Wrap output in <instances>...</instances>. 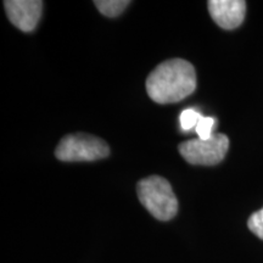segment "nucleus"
Segmentation results:
<instances>
[{
    "label": "nucleus",
    "mask_w": 263,
    "mask_h": 263,
    "mask_svg": "<svg viewBox=\"0 0 263 263\" xmlns=\"http://www.w3.org/2000/svg\"><path fill=\"white\" fill-rule=\"evenodd\" d=\"M213 21L223 29H234L242 24L246 14L244 0H211L207 3Z\"/></svg>",
    "instance_id": "nucleus-6"
},
{
    "label": "nucleus",
    "mask_w": 263,
    "mask_h": 263,
    "mask_svg": "<svg viewBox=\"0 0 263 263\" xmlns=\"http://www.w3.org/2000/svg\"><path fill=\"white\" fill-rule=\"evenodd\" d=\"M248 227L256 236L263 240V209L254 212L249 217Z\"/></svg>",
    "instance_id": "nucleus-10"
},
{
    "label": "nucleus",
    "mask_w": 263,
    "mask_h": 263,
    "mask_svg": "<svg viewBox=\"0 0 263 263\" xmlns=\"http://www.w3.org/2000/svg\"><path fill=\"white\" fill-rule=\"evenodd\" d=\"M201 117L202 115L197 112L194 108H186V110H184L179 116L180 128H182L184 132H188L190 129H193V128H196L199 121L201 120Z\"/></svg>",
    "instance_id": "nucleus-8"
},
{
    "label": "nucleus",
    "mask_w": 263,
    "mask_h": 263,
    "mask_svg": "<svg viewBox=\"0 0 263 263\" xmlns=\"http://www.w3.org/2000/svg\"><path fill=\"white\" fill-rule=\"evenodd\" d=\"M139 201L159 221H170L178 212V200L168 180L160 176H150L137 185Z\"/></svg>",
    "instance_id": "nucleus-2"
},
{
    "label": "nucleus",
    "mask_w": 263,
    "mask_h": 263,
    "mask_svg": "<svg viewBox=\"0 0 263 263\" xmlns=\"http://www.w3.org/2000/svg\"><path fill=\"white\" fill-rule=\"evenodd\" d=\"M4 8L8 17L16 28L32 32L37 27L43 12L41 0H6Z\"/></svg>",
    "instance_id": "nucleus-5"
},
{
    "label": "nucleus",
    "mask_w": 263,
    "mask_h": 263,
    "mask_svg": "<svg viewBox=\"0 0 263 263\" xmlns=\"http://www.w3.org/2000/svg\"><path fill=\"white\" fill-rule=\"evenodd\" d=\"M180 155L190 164L196 166H215L222 162L229 149V138L217 133L207 140H186L178 146Z\"/></svg>",
    "instance_id": "nucleus-4"
},
{
    "label": "nucleus",
    "mask_w": 263,
    "mask_h": 263,
    "mask_svg": "<svg viewBox=\"0 0 263 263\" xmlns=\"http://www.w3.org/2000/svg\"><path fill=\"white\" fill-rule=\"evenodd\" d=\"M216 120L213 117H201V120L199 121L197 126L195 128L197 136H199V139L207 140L210 139L213 136L212 129L213 126H215Z\"/></svg>",
    "instance_id": "nucleus-9"
},
{
    "label": "nucleus",
    "mask_w": 263,
    "mask_h": 263,
    "mask_svg": "<svg viewBox=\"0 0 263 263\" xmlns=\"http://www.w3.org/2000/svg\"><path fill=\"white\" fill-rule=\"evenodd\" d=\"M95 6L101 14L107 17H116L122 14L123 10L130 4L128 0H95Z\"/></svg>",
    "instance_id": "nucleus-7"
},
{
    "label": "nucleus",
    "mask_w": 263,
    "mask_h": 263,
    "mask_svg": "<svg viewBox=\"0 0 263 263\" xmlns=\"http://www.w3.org/2000/svg\"><path fill=\"white\" fill-rule=\"evenodd\" d=\"M196 89V72L190 62L172 59L160 64L146 80V91L157 104L178 103Z\"/></svg>",
    "instance_id": "nucleus-1"
},
{
    "label": "nucleus",
    "mask_w": 263,
    "mask_h": 263,
    "mask_svg": "<svg viewBox=\"0 0 263 263\" xmlns=\"http://www.w3.org/2000/svg\"><path fill=\"white\" fill-rule=\"evenodd\" d=\"M110 155V147L100 138L85 133L68 134L62 138L55 150V156L64 162H90Z\"/></svg>",
    "instance_id": "nucleus-3"
}]
</instances>
